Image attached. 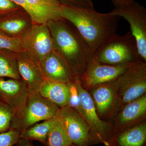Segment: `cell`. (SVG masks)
Listing matches in <instances>:
<instances>
[{
    "instance_id": "obj_1",
    "label": "cell",
    "mask_w": 146,
    "mask_h": 146,
    "mask_svg": "<svg viewBox=\"0 0 146 146\" xmlns=\"http://www.w3.org/2000/svg\"><path fill=\"white\" fill-rule=\"evenodd\" d=\"M60 16L76 28L94 55L116 33L119 18L111 12L100 13L94 9L76 8L63 5Z\"/></svg>"
},
{
    "instance_id": "obj_2",
    "label": "cell",
    "mask_w": 146,
    "mask_h": 146,
    "mask_svg": "<svg viewBox=\"0 0 146 146\" xmlns=\"http://www.w3.org/2000/svg\"><path fill=\"white\" fill-rule=\"evenodd\" d=\"M47 26L56 52L68 66L74 78L80 77L94 55L74 27L71 29L64 19L51 20Z\"/></svg>"
},
{
    "instance_id": "obj_3",
    "label": "cell",
    "mask_w": 146,
    "mask_h": 146,
    "mask_svg": "<svg viewBox=\"0 0 146 146\" xmlns=\"http://www.w3.org/2000/svg\"><path fill=\"white\" fill-rule=\"evenodd\" d=\"M60 108L36 91H29L25 104L14 114L10 128L21 133L38 122L56 117Z\"/></svg>"
},
{
    "instance_id": "obj_4",
    "label": "cell",
    "mask_w": 146,
    "mask_h": 146,
    "mask_svg": "<svg viewBox=\"0 0 146 146\" xmlns=\"http://www.w3.org/2000/svg\"><path fill=\"white\" fill-rule=\"evenodd\" d=\"M94 58L100 63L112 65L131 64L142 60L131 32L124 35L116 33L112 35L95 54Z\"/></svg>"
},
{
    "instance_id": "obj_5",
    "label": "cell",
    "mask_w": 146,
    "mask_h": 146,
    "mask_svg": "<svg viewBox=\"0 0 146 146\" xmlns=\"http://www.w3.org/2000/svg\"><path fill=\"white\" fill-rule=\"evenodd\" d=\"M81 106L80 115L90 128L91 145L102 144L110 146L115 135V128L110 123L103 121L98 115L91 96L82 85L79 78H75Z\"/></svg>"
},
{
    "instance_id": "obj_6",
    "label": "cell",
    "mask_w": 146,
    "mask_h": 146,
    "mask_svg": "<svg viewBox=\"0 0 146 146\" xmlns=\"http://www.w3.org/2000/svg\"><path fill=\"white\" fill-rule=\"evenodd\" d=\"M117 94V111L125 105L145 94L146 62L139 60L131 64L115 80Z\"/></svg>"
},
{
    "instance_id": "obj_7",
    "label": "cell",
    "mask_w": 146,
    "mask_h": 146,
    "mask_svg": "<svg viewBox=\"0 0 146 146\" xmlns=\"http://www.w3.org/2000/svg\"><path fill=\"white\" fill-rule=\"evenodd\" d=\"M111 13L122 17L129 23L131 33L134 37L141 59L146 62V9L134 2L130 4L115 8Z\"/></svg>"
},
{
    "instance_id": "obj_8",
    "label": "cell",
    "mask_w": 146,
    "mask_h": 146,
    "mask_svg": "<svg viewBox=\"0 0 146 146\" xmlns=\"http://www.w3.org/2000/svg\"><path fill=\"white\" fill-rule=\"evenodd\" d=\"M22 41L24 49L39 62L55 50L51 35L46 24L33 26L24 35Z\"/></svg>"
},
{
    "instance_id": "obj_9",
    "label": "cell",
    "mask_w": 146,
    "mask_h": 146,
    "mask_svg": "<svg viewBox=\"0 0 146 146\" xmlns=\"http://www.w3.org/2000/svg\"><path fill=\"white\" fill-rule=\"evenodd\" d=\"M56 117L63 125L73 145L90 146V130L85 120L70 106L60 108Z\"/></svg>"
},
{
    "instance_id": "obj_10",
    "label": "cell",
    "mask_w": 146,
    "mask_h": 146,
    "mask_svg": "<svg viewBox=\"0 0 146 146\" xmlns=\"http://www.w3.org/2000/svg\"><path fill=\"white\" fill-rule=\"evenodd\" d=\"M130 65H106L99 63L94 57L79 78L84 88L89 90L117 79Z\"/></svg>"
},
{
    "instance_id": "obj_11",
    "label": "cell",
    "mask_w": 146,
    "mask_h": 146,
    "mask_svg": "<svg viewBox=\"0 0 146 146\" xmlns=\"http://www.w3.org/2000/svg\"><path fill=\"white\" fill-rule=\"evenodd\" d=\"M115 80L90 89V95L100 117H110L117 111L118 97Z\"/></svg>"
},
{
    "instance_id": "obj_12",
    "label": "cell",
    "mask_w": 146,
    "mask_h": 146,
    "mask_svg": "<svg viewBox=\"0 0 146 146\" xmlns=\"http://www.w3.org/2000/svg\"><path fill=\"white\" fill-rule=\"evenodd\" d=\"M61 6L58 0H25L23 8L33 22L44 24L51 20L62 19L60 16Z\"/></svg>"
},
{
    "instance_id": "obj_13",
    "label": "cell",
    "mask_w": 146,
    "mask_h": 146,
    "mask_svg": "<svg viewBox=\"0 0 146 146\" xmlns=\"http://www.w3.org/2000/svg\"><path fill=\"white\" fill-rule=\"evenodd\" d=\"M28 95V89L24 82L0 78V100L11 108L15 114L23 107Z\"/></svg>"
},
{
    "instance_id": "obj_14",
    "label": "cell",
    "mask_w": 146,
    "mask_h": 146,
    "mask_svg": "<svg viewBox=\"0 0 146 146\" xmlns=\"http://www.w3.org/2000/svg\"><path fill=\"white\" fill-rule=\"evenodd\" d=\"M120 109L115 119V124L113 125L115 135L131 126L145 116L146 94L128 103Z\"/></svg>"
},
{
    "instance_id": "obj_15",
    "label": "cell",
    "mask_w": 146,
    "mask_h": 146,
    "mask_svg": "<svg viewBox=\"0 0 146 146\" xmlns=\"http://www.w3.org/2000/svg\"><path fill=\"white\" fill-rule=\"evenodd\" d=\"M39 63L46 78L66 83L74 80L70 70L55 50L43 58Z\"/></svg>"
},
{
    "instance_id": "obj_16",
    "label": "cell",
    "mask_w": 146,
    "mask_h": 146,
    "mask_svg": "<svg viewBox=\"0 0 146 146\" xmlns=\"http://www.w3.org/2000/svg\"><path fill=\"white\" fill-rule=\"evenodd\" d=\"M16 63L20 76L29 91H37L46 79L39 62L27 54H23L18 57Z\"/></svg>"
},
{
    "instance_id": "obj_17",
    "label": "cell",
    "mask_w": 146,
    "mask_h": 146,
    "mask_svg": "<svg viewBox=\"0 0 146 146\" xmlns=\"http://www.w3.org/2000/svg\"><path fill=\"white\" fill-rule=\"evenodd\" d=\"M37 91L43 98L60 108L68 106L69 95L68 83L46 78Z\"/></svg>"
},
{
    "instance_id": "obj_18",
    "label": "cell",
    "mask_w": 146,
    "mask_h": 146,
    "mask_svg": "<svg viewBox=\"0 0 146 146\" xmlns=\"http://www.w3.org/2000/svg\"><path fill=\"white\" fill-rule=\"evenodd\" d=\"M146 123L131 126L116 134L110 146H145Z\"/></svg>"
},
{
    "instance_id": "obj_19",
    "label": "cell",
    "mask_w": 146,
    "mask_h": 146,
    "mask_svg": "<svg viewBox=\"0 0 146 146\" xmlns=\"http://www.w3.org/2000/svg\"><path fill=\"white\" fill-rule=\"evenodd\" d=\"M56 117L36 123L20 133V138L31 141L35 140L46 145L47 136Z\"/></svg>"
},
{
    "instance_id": "obj_20",
    "label": "cell",
    "mask_w": 146,
    "mask_h": 146,
    "mask_svg": "<svg viewBox=\"0 0 146 146\" xmlns=\"http://www.w3.org/2000/svg\"><path fill=\"white\" fill-rule=\"evenodd\" d=\"M73 144L63 125L56 116L47 136L46 146H71Z\"/></svg>"
},
{
    "instance_id": "obj_21",
    "label": "cell",
    "mask_w": 146,
    "mask_h": 146,
    "mask_svg": "<svg viewBox=\"0 0 146 146\" xmlns=\"http://www.w3.org/2000/svg\"><path fill=\"white\" fill-rule=\"evenodd\" d=\"M20 77L17 63L0 50V78L8 77L19 80Z\"/></svg>"
},
{
    "instance_id": "obj_22",
    "label": "cell",
    "mask_w": 146,
    "mask_h": 146,
    "mask_svg": "<svg viewBox=\"0 0 146 146\" xmlns=\"http://www.w3.org/2000/svg\"><path fill=\"white\" fill-rule=\"evenodd\" d=\"M27 22L21 19L0 20V33L3 34H14L23 30Z\"/></svg>"
},
{
    "instance_id": "obj_23",
    "label": "cell",
    "mask_w": 146,
    "mask_h": 146,
    "mask_svg": "<svg viewBox=\"0 0 146 146\" xmlns=\"http://www.w3.org/2000/svg\"><path fill=\"white\" fill-rule=\"evenodd\" d=\"M0 50L21 52L24 50L22 39L7 36L0 33Z\"/></svg>"
},
{
    "instance_id": "obj_24",
    "label": "cell",
    "mask_w": 146,
    "mask_h": 146,
    "mask_svg": "<svg viewBox=\"0 0 146 146\" xmlns=\"http://www.w3.org/2000/svg\"><path fill=\"white\" fill-rule=\"evenodd\" d=\"M14 114L13 109L0 100V133L10 129Z\"/></svg>"
},
{
    "instance_id": "obj_25",
    "label": "cell",
    "mask_w": 146,
    "mask_h": 146,
    "mask_svg": "<svg viewBox=\"0 0 146 146\" xmlns=\"http://www.w3.org/2000/svg\"><path fill=\"white\" fill-rule=\"evenodd\" d=\"M69 87V95L68 106L76 110L80 115L81 106L78 90L74 81L68 83Z\"/></svg>"
},
{
    "instance_id": "obj_26",
    "label": "cell",
    "mask_w": 146,
    "mask_h": 146,
    "mask_svg": "<svg viewBox=\"0 0 146 146\" xmlns=\"http://www.w3.org/2000/svg\"><path fill=\"white\" fill-rule=\"evenodd\" d=\"M20 132L10 128L7 131L0 133V146H13L20 139Z\"/></svg>"
},
{
    "instance_id": "obj_27",
    "label": "cell",
    "mask_w": 146,
    "mask_h": 146,
    "mask_svg": "<svg viewBox=\"0 0 146 146\" xmlns=\"http://www.w3.org/2000/svg\"><path fill=\"white\" fill-rule=\"evenodd\" d=\"M14 7L13 3L11 0H0V11L10 10Z\"/></svg>"
},
{
    "instance_id": "obj_28",
    "label": "cell",
    "mask_w": 146,
    "mask_h": 146,
    "mask_svg": "<svg viewBox=\"0 0 146 146\" xmlns=\"http://www.w3.org/2000/svg\"><path fill=\"white\" fill-rule=\"evenodd\" d=\"M115 8L120 7L127 5L130 4L134 2L136 0H111Z\"/></svg>"
},
{
    "instance_id": "obj_29",
    "label": "cell",
    "mask_w": 146,
    "mask_h": 146,
    "mask_svg": "<svg viewBox=\"0 0 146 146\" xmlns=\"http://www.w3.org/2000/svg\"><path fill=\"white\" fill-rule=\"evenodd\" d=\"M16 144L18 146H34L30 141L23 138H20Z\"/></svg>"
},
{
    "instance_id": "obj_30",
    "label": "cell",
    "mask_w": 146,
    "mask_h": 146,
    "mask_svg": "<svg viewBox=\"0 0 146 146\" xmlns=\"http://www.w3.org/2000/svg\"><path fill=\"white\" fill-rule=\"evenodd\" d=\"M11 1L18 5L21 6L22 7L23 6L25 1V0H11Z\"/></svg>"
},
{
    "instance_id": "obj_31",
    "label": "cell",
    "mask_w": 146,
    "mask_h": 146,
    "mask_svg": "<svg viewBox=\"0 0 146 146\" xmlns=\"http://www.w3.org/2000/svg\"><path fill=\"white\" fill-rule=\"evenodd\" d=\"M71 146H76V145H71Z\"/></svg>"
}]
</instances>
